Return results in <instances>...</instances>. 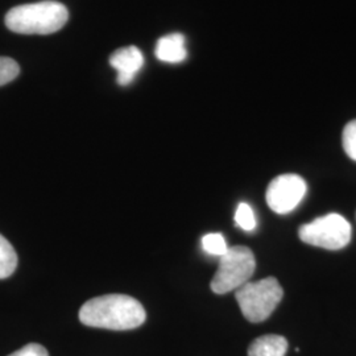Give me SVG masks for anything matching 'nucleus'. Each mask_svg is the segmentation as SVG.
Wrapping results in <instances>:
<instances>
[{"instance_id": "f257e3e1", "label": "nucleus", "mask_w": 356, "mask_h": 356, "mask_svg": "<svg viewBox=\"0 0 356 356\" xmlns=\"http://www.w3.org/2000/svg\"><path fill=\"white\" fill-rule=\"evenodd\" d=\"M147 318L145 309L138 300L126 294H106L89 300L79 310V321L106 330H132Z\"/></svg>"}, {"instance_id": "f03ea898", "label": "nucleus", "mask_w": 356, "mask_h": 356, "mask_svg": "<svg viewBox=\"0 0 356 356\" xmlns=\"http://www.w3.org/2000/svg\"><path fill=\"white\" fill-rule=\"evenodd\" d=\"M69 20V11L63 3L44 0L11 8L6 15V26L20 35H51Z\"/></svg>"}, {"instance_id": "7ed1b4c3", "label": "nucleus", "mask_w": 356, "mask_h": 356, "mask_svg": "<svg viewBox=\"0 0 356 356\" xmlns=\"http://www.w3.org/2000/svg\"><path fill=\"white\" fill-rule=\"evenodd\" d=\"M282 296L284 291L275 277L248 281L235 293L244 318L252 323L266 321L280 304Z\"/></svg>"}, {"instance_id": "20e7f679", "label": "nucleus", "mask_w": 356, "mask_h": 356, "mask_svg": "<svg viewBox=\"0 0 356 356\" xmlns=\"http://www.w3.org/2000/svg\"><path fill=\"white\" fill-rule=\"evenodd\" d=\"M256 268L254 252L244 245H234L219 257L218 270L211 280V291L216 294L236 291L247 284Z\"/></svg>"}, {"instance_id": "39448f33", "label": "nucleus", "mask_w": 356, "mask_h": 356, "mask_svg": "<svg viewBox=\"0 0 356 356\" xmlns=\"http://www.w3.org/2000/svg\"><path fill=\"white\" fill-rule=\"evenodd\" d=\"M298 236L306 244L338 251L351 241V226L343 216L331 213L302 225L298 229Z\"/></svg>"}, {"instance_id": "423d86ee", "label": "nucleus", "mask_w": 356, "mask_h": 356, "mask_svg": "<svg viewBox=\"0 0 356 356\" xmlns=\"http://www.w3.org/2000/svg\"><path fill=\"white\" fill-rule=\"evenodd\" d=\"M306 194L305 179L297 175H281L268 185L267 204L275 213L286 214L294 210Z\"/></svg>"}, {"instance_id": "0eeeda50", "label": "nucleus", "mask_w": 356, "mask_h": 356, "mask_svg": "<svg viewBox=\"0 0 356 356\" xmlns=\"http://www.w3.org/2000/svg\"><path fill=\"white\" fill-rule=\"evenodd\" d=\"M110 65L118 72V83L120 86H128L140 72L144 57L139 48L127 47L111 54Z\"/></svg>"}, {"instance_id": "6e6552de", "label": "nucleus", "mask_w": 356, "mask_h": 356, "mask_svg": "<svg viewBox=\"0 0 356 356\" xmlns=\"http://www.w3.org/2000/svg\"><path fill=\"white\" fill-rule=\"evenodd\" d=\"M156 57L168 64H179L186 60L185 38L181 33H170L160 38L156 45Z\"/></svg>"}, {"instance_id": "1a4fd4ad", "label": "nucleus", "mask_w": 356, "mask_h": 356, "mask_svg": "<svg viewBox=\"0 0 356 356\" xmlns=\"http://www.w3.org/2000/svg\"><path fill=\"white\" fill-rule=\"evenodd\" d=\"M288 346V341L281 335H263L250 344L248 356H285Z\"/></svg>"}, {"instance_id": "9d476101", "label": "nucleus", "mask_w": 356, "mask_h": 356, "mask_svg": "<svg viewBox=\"0 0 356 356\" xmlns=\"http://www.w3.org/2000/svg\"><path fill=\"white\" fill-rule=\"evenodd\" d=\"M17 267V254L13 247L0 234V280L7 279L13 275Z\"/></svg>"}, {"instance_id": "9b49d317", "label": "nucleus", "mask_w": 356, "mask_h": 356, "mask_svg": "<svg viewBox=\"0 0 356 356\" xmlns=\"http://www.w3.org/2000/svg\"><path fill=\"white\" fill-rule=\"evenodd\" d=\"M202 247L207 254L218 256V257H220L229 250L226 239L223 238L222 234H218V232L204 235L202 238Z\"/></svg>"}, {"instance_id": "f8f14e48", "label": "nucleus", "mask_w": 356, "mask_h": 356, "mask_svg": "<svg viewBox=\"0 0 356 356\" xmlns=\"http://www.w3.org/2000/svg\"><path fill=\"white\" fill-rule=\"evenodd\" d=\"M235 222L244 231H248V232L254 231L256 227V218H254L252 207L244 202L239 204L235 213Z\"/></svg>"}, {"instance_id": "ddd939ff", "label": "nucleus", "mask_w": 356, "mask_h": 356, "mask_svg": "<svg viewBox=\"0 0 356 356\" xmlns=\"http://www.w3.org/2000/svg\"><path fill=\"white\" fill-rule=\"evenodd\" d=\"M19 73L20 67L15 60L8 57H0V86L13 82L15 78H17Z\"/></svg>"}, {"instance_id": "4468645a", "label": "nucleus", "mask_w": 356, "mask_h": 356, "mask_svg": "<svg viewBox=\"0 0 356 356\" xmlns=\"http://www.w3.org/2000/svg\"><path fill=\"white\" fill-rule=\"evenodd\" d=\"M342 141H343V149L346 154L356 161V119L347 123L343 129L342 135Z\"/></svg>"}, {"instance_id": "2eb2a0df", "label": "nucleus", "mask_w": 356, "mask_h": 356, "mask_svg": "<svg viewBox=\"0 0 356 356\" xmlns=\"http://www.w3.org/2000/svg\"><path fill=\"white\" fill-rule=\"evenodd\" d=\"M8 356H49L47 348L38 343H29Z\"/></svg>"}]
</instances>
